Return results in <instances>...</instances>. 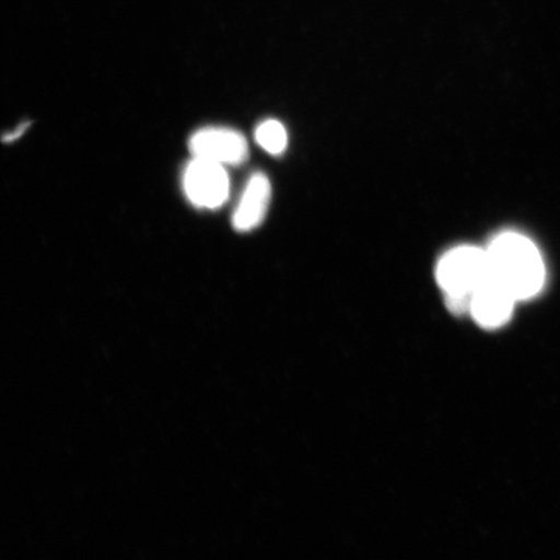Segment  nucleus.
Masks as SVG:
<instances>
[{"label":"nucleus","instance_id":"7ed1b4c3","mask_svg":"<svg viewBox=\"0 0 560 560\" xmlns=\"http://www.w3.org/2000/svg\"><path fill=\"white\" fill-rule=\"evenodd\" d=\"M184 187L195 207L215 209L228 199L230 179L222 164L195 158L185 172Z\"/></svg>","mask_w":560,"mask_h":560},{"label":"nucleus","instance_id":"f03ea898","mask_svg":"<svg viewBox=\"0 0 560 560\" xmlns=\"http://www.w3.org/2000/svg\"><path fill=\"white\" fill-rule=\"evenodd\" d=\"M436 277L445 295L472 296L490 278L487 249L464 245L447 252L438 265Z\"/></svg>","mask_w":560,"mask_h":560},{"label":"nucleus","instance_id":"6e6552de","mask_svg":"<svg viewBox=\"0 0 560 560\" xmlns=\"http://www.w3.org/2000/svg\"><path fill=\"white\" fill-rule=\"evenodd\" d=\"M27 126H30V124H23L15 132H10V135H5V137L3 138L4 142H12V140L18 139L20 136H23L24 131L27 129Z\"/></svg>","mask_w":560,"mask_h":560},{"label":"nucleus","instance_id":"20e7f679","mask_svg":"<svg viewBox=\"0 0 560 560\" xmlns=\"http://www.w3.org/2000/svg\"><path fill=\"white\" fill-rule=\"evenodd\" d=\"M195 158L214 161L222 165L244 163L248 158L247 140L235 130L207 128L195 132L190 139Z\"/></svg>","mask_w":560,"mask_h":560},{"label":"nucleus","instance_id":"0eeeda50","mask_svg":"<svg viewBox=\"0 0 560 560\" xmlns=\"http://www.w3.org/2000/svg\"><path fill=\"white\" fill-rule=\"evenodd\" d=\"M257 143L271 155H279L287 147V132L284 126L278 121L269 120L256 130Z\"/></svg>","mask_w":560,"mask_h":560},{"label":"nucleus","instance_id":"f257e3e1","mask_svg":"<svg viewBox=\"0 0 560 560\" xmlns=\"http://www.w3.org/2000/svg\"><path fill=\"white\" fill-rule=\"evenodd\" d=\"M490 277L516 301L540 292L545 282V266L540 252L528 237L516 233L497 236L487 248Z\"/></svg>","mask_w":560,"mask_h":560},{"label":"nucleus","instance_id":"423d86ee","mask_svg":"<svg viewBox=\"0 0 560 560\" xmlns=\"http://www.w3.org/2000/svg\"><path fill=\"white\" fill-rule=\"evenodd\" d=\"M270 198V180L262 173L255 174L245 187L240 206L235 209V230L250 231L260 225L268 212Z\"/></svg>","mask_w":560,"mask_h":560},{"label":"nucleus","instance_id":"39448f33","mask_svg":"<svg viewBox=\"0 0 560 560\" xmlns=\"http://www.w3.org/2000/svg\"><path fill=\"white\" fill-rule=\"evenodd\" d=\"M516 300L492 277L472 293L470 313L479 325L497 328L506 324Z\"/></svg>","mask_w":560,"mask_h":560}]
</instances>
